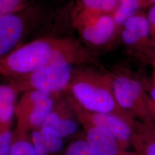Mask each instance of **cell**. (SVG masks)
<instances>
[{"label":"cell","mask_w":155,"mask_h":155,"mask_svg":"<svg viewBox=\"0 0 155 155\" xmlns=\"http://www.w3.org/2000/svg\"><path fill=\"white\" fill-rule=\"evenodd\" d=\"M94 54L75 40L59 51L51 61L25 75L13 78L12 84L18 91L38 89L53 93L66 90L74 66L95 63Z\"/></svg>","instance_id":"cell-1"},{"label":"cell","mask_w":155,"mask_h":155,"mask_svg":"<svg viewBox=\"0 0 155 155\" xmlns=\"http://www.w3.org/2000/svg\"><path fill=\"white\" fill-rule=\"evenodd\" d=\"M66 90L72 95L74 102L85 110L132 119L118 105L109 73L87 67L74 68Z\"/></svg>","instance_id":"cell-2"},{"label":"cell","mask_w":155,"mask_h":155,"mask_svg":"<svg viewBox=\"0 0 155 155\" xmlns=\"http://www.w3.org/2000/svg\"><path fill=\"white\" fill-rule=\"evenodd\" d=\"M72 40L46 38L17 47L0 59V74L13 78L33 72L47 64Z\"/></svg>","instance_id":"cell-3"},{"label":"cell","mask_w":155,"mask_h":155,"mask_svg":"<svg viewBox=\"0 0 155 155\" xmlns=\"http://www.w3.org/2000/svg\"><path fill=\"white\" fill-rule=\"evenodd\" d=\"M114 95L119 107L133 120L153 121L145 84L132 72L120 69L109 72Z\"/></svg>","instance_id":"cell-4"},{"label":"cell","mask_w":155,"mask_h":155,"mask_svg":"<svg viewBox=\"0 0 155 155\" xmlns=\"http://www.w3.org/2000/svg\"><path fill=\"white\" fill-rule=\"evenodd\" d=\"M43 9L30 3L0 17V59L15 50L30 31L40 21Z\"/></svg>","instance_id":"cell-5"},{"label":"cell","mask_w":155,"mask_h":155,"mask_svg":"<svg viewBox=\"0 0 155 155\" xmlns=\"http://www.w3.org/2000/svg\"><path fill=\"white\" fill-rule=\"evenodd\" d=\"M88 49L104 50L113 45L120 28L111 14L85 17L73 20Z\"/></svg>","instance_id":"cell-6"},{"label":"cell","mask_w":155,"mask_h":155,"mask_svg":"<svg viewBox=\"0 0 155 155\" xmlns=\"http://www.w3.org/2000/svg\"><path fill=\"white\" fill-rule=\"evenodd\" d=\"M72 106L81 123H87L105 129L116 139L123 150H127L131 144L133 119L114 114L88 111L75 102Z\"/></svg>","instance_id":"cell-7"},{"label":"cell","mask_w":155,"mask_h":155,"mask_svg":"<svg viewBox=\"0 0 155 155\" xmlns=\"http://www.w3.org/2000/svg\"><path fill=\"white\" fill-rule=\"evenodd\" d=\"M120 29L122 43L132 55L144 59L155 55L146 15L139 12L129 18Z\"/></svg>","instance_id":"cell-8"},{"label":"cell","mask_w":155,"mask_h":155,"mask_svg":"<svg viewBox=\"0 0 155 155\" xmlns=\"http://www.w3.org/2000/svg\"><path fill=\"white\" fill-rule=\"evenodd\" d=\"M81 124L94 155H118L124 150L116 139L105 129L87 123Z\"/></svg>","instance_id":"cell-9"},{"label":"cell","mask_w":155,"mask_h":155,"mask_svg":"<svg viewBox=\"0 0 155 155\" xmlns=\"http://www.w3.org/2000/svg\"><path fill=\"white\" fill-rule=\"evenodd\" d=\"M41 127H49L56 130L63 138L67 137L79 130L77 121L71 116V110L64 101H57L52 111Z\"/></svg>","instance_id":"cell-10"},{"label":"cell","mask_w":155,"mask_h":155,"mask_svg":"<svg viewBox=\"0 0 155 155\" xmlns=\"http://www.w3.org/2000/svg\"><path fill=\"white\" fill-rule=\"evenodd\" d=\"M131 145L136 155H155V122L134 120Z\"/></svg>","instance_id":"cell-11"},{"label":"cell","mask_w":155,"mask_h":155,"mask_svg":"<svg viewBox=\"0 0 155 155\" xmlns=\"http://www.w3.org/2000/svg\"><path fill=\"white\" fill-rule=\"evenodd\" d=\"M55 93L44 90L34 89L25 92L15 109L18 117V134H26L27 120L31 111L38 102L47 99Z\"/></svg>","instance_id":"cell-12"},{"label":"cell","mask_w":155,"mask_h":155,"mask_svg":"<svg viewBox=\"0 0 155 155\" xmlns=\"http://www.w3.org/2000/svg\"><path fill=\"white\" fill-rule=\"evenodd\" d=\"M117 0H79L73 14V20L85 17L112 14Z\"/></svg>","instance_id":"cell-13"},{"label":"cell","mask_w":155,"mask_h":155,"mask_svg":"<svg viewBox=\"0 0 155 155\" xmlns=\"http://www.w3.org/2000/svg\"><path fill=\"white\" fill-rule=\"evenodd\" d=\"M61 93H55L49 98L41 101L34 106L27 120V130L39 129L52 111Z\"/></svg>","instance_id":"cell-14"},{"label":"cell","mask_w":155,"mask_h":155,"mask_svg":"<svg viewBox=\"0 0 155 155\" xmlns=\"http://www.w3.org/2000/svg\"><path fill=\"white\" fill-rule=\"evenodd\" d=\"M17 93L12 85H0V125L5 129L15 111Z\"/></svg>","instance_id":"cell-15"},{"label":"cell","mask_w":155,"mask_h":155,"mask_svg":"<svg viewBox=\"0 0 155 155\" xmlns=\"http://www.w3.org/2000/svg\"><path fill=\"white\" fill-rule=\"evenodd\" d=\"M143 7H145L143 0H117L116 7L111 15L121 28L129 18L139 13Z\"/></svg>","instance_id":"cell-16"},{"label":"cell","mask_w":155,"mask_h":155,"mask_svg":"<svg viewBox=\"0 0 155 155\" xmlns=\"http://www.w3.org/2000/svg\"><path fill=\"white\" fill-rule=\"evenodd\" d=\"M49 153H55L63 147V137L56 130L49 127L39 129Z\"/></svg>","instance_id":"cell-17"},{"label":"cell","mask_w":155,"mask_h":155,"mask_svg":"<svg viewBox=\"0 0 155 155\" xmlns=\"http://www.w3.org/2000/svg\"><path fill=\"white\" fill-rule=\"evenodd\" d=\"M9 155H36L32 143L26 137V134H18L12 140Z\"/></svg>","instance_id":"cell-18"},{"label":"cell","mask_w":155,"mask_h":155,"mask_svg":"<svg viewBox=\"0 0 155 155\" xmlns=\"http://www.w3.org/2000/svg\"><path fill=\"white\" fill-rule=\"evenodd\" d=\"M66 155H94L86 139L73 141L66 150Z\"/></svg>","instance_id":"cell-19"},{"label":"cell","mask_w":155,"mask_h":155,"mask_svg":"<svg viewBox=\"0 0 155 155\" xmlns=\"http://www.w3.org/2000/svg\"><path fill=\"white\" fill-rule=\"evenodd\" d=\"M30 3V0H0V17L16 11Z\"/></svg>","instance_id":"cell-20"},{"label":"cell","mask_w":155,"mask_h":155,"mask_svg":"<svg viewBox=\"0 0 155 155\" xmlns=\"http://www.w3.org/2000/svg\"><path fill=\"white\" fill-rule=\"evenodd\" d=\"M31 138V143L36 155H48L50 153L39 129L32 130Z\"/></svg>","instance_id":"cell-21"},{"label":"cell","mask_w":155,"mask_h":155,"mask_svg":"<svg viewBox=\"0 0 155 155\" xmlns=\"http://www.w3.org/2000/svg\"><path fill=\"white\" fill-rule=\"evenodd\" d=\"M13 135L8 129L0 131V155H9Z\"/></svg>","instance_id":"cell-22"},{"label":"cell","mask_w":155,"mask_h":155,"mask_svg":"<svg viewBox=\"0 0 155 155\" xmlns=\"http://www.w3.org/2000/svg\"><path fill=\"white\" fill-rule=\"evenodd\" d=\"M146 17L150 24L151 37L153 40L155 38V4L150 6Z\"/></svg>","instance_id":"cell-23"},{"label":"cell","mask_w":155,"mask_h":155,"mask_svg":"<svg viewBox=\"0 0 155 155\" xmlns=\"http://www.w3.org/2000/svg\"><path fill=\"white\" fill-rule=\"evenodd\" d=\"M145 87L150 99L155 103V83L148 86L145 85Z\"/></svg>","instance_id":"cell-24"},{"label":"cell","mask_w":155,"mask_h":155,"mask_svg":"<svg viewBox=\"0 0 155 155\" xmlns=\"http://www.w3.org/2000/svg\"><path fill=\"white\" fill-rule=\"evenodd\" d=\"M148 106L152 118L155 122V103L150 99V97L148 100Z\"/></svg>","instance_id":"cell-25"},{"label":"cell","mask_w":155,"mask_h":155,"mask_svg":"<svg viewBox=\"0 0 155 155\" xmlns=\"http://www.w3.org/2000/svg\"><path fill=\"white\" fill-rule=\"evenodd\" d=\"M143 1L145 6H151L155 4V0H143Z\"/></svg>","instance_id":"cell-26"},{"label":"cell","mask_w":155,"mask_h":155,"mask_svg":"<svg viewBox=\"0 0 155 155\" xmlns=\"http://www.w3.org/2000/svg\"><path fill=\"white\" fill-rule=\"evenodd\" d=\"M118 155H136V154L134 153V152H130L127 151V150H124Z\"/></svg>","instance_id":"cell-27"},{"label":"cell","mask_w":155,"mask_h":155,"mask_svg":"<svg viewBox=\"0 0 155 155\" xmlns=\"http://www.w3.org/2000/svg\"><path fill=\"white\" fill-rule=\"evenodd\" d=\"M152 49H153V51L154 53V55L155 54V38L154 39H153L152 40Z\"/></svg>","instance_id":"cell-28"},{"label":"cell","mask_w":155,"mask_h":155,"mask_svg":"<svg viewBox=\"0 0 155 155\" xmlns=\"http://www.w3.org/2000/svg\"><path fill=\"white\" fill-rule=\"evenodd\" d=\"M153 79H154L153 83H155V58L153 60Z\"/></svg>","instance_id":"cell-29"}]
</instances>
